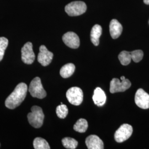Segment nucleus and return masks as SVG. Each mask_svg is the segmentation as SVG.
<instances>
[{"mask_svg": "<svg viewBox=\"0 0 149 149\" xmlns=\"http://www.w3.org/2000/svg\"><path fill=\"white\" fill-rule=\"evenodd\" d=\"M28 87L26 84L20 83L17 86L15 89L6 100L5 106L9 109H15L19 106L25 99Z\"/></svg>", "mask_w": 149, "mask_h": 149, "instance_id": "1", "label": "nucleus"}, {"mask_svg": "<svg viewBox=\"0 0 149 149\" xmlns=\"http://www.w3.org/2000/svg\"><path fill=\"white\" fill-rule=\"evenodd\" d=\"M32 112L28 114V119L29 124L35 128H40L43 125L44 114L42 109L39 107L34 106L31 108Z\"/></svg>", "mask_w": 149, "mask_h": 149, "instance_id": "2", "label": "nucleus"}, {"mask_svg": "<svg viewBox=\"0 0 149 149\" xmlns=\"http://www.w3.org/2000/svg\"><path fill=\"white\" fill-rule=\"evenodd\" d=\"M29 92L32 97L42 99L47 96V92L44 89L39 77H37L32 80L29 87Z\"/></svg>", "mask_w": 149, "mask_h": 149, "instance_id": "3", "label": "nucleus"}, {"mask_svg": "<svg viewBox=\"0 0 149 149\" xmlns=\"http://www.w3.org/2000/svg\"><path fill=\"white\" fill-rule=\"evenodd\" d=\"M87 10L85 3L82 1H74L65 6V10L70 16H80Z\"/></svg>", "mask_w": 149, "mask_h": 149, "instance_id": "4", "label": "nucleus"}, {"mask_svg": "<svg viewBox=\"0 0 149 149\" xmlns=\"http://www.w3.org/2000/svg\"><path fill=\"white\" fill-rule=\"evenodd\" d=\"M66 95L70 103L74 106H79L83 101V92L79 87H73L70 88L67 91Z\"/></svg>", "mask_w": 149, "mask_h": 149, "instance_id": "5", "label": "nucleus"}, {"mask_svg": "<svg viewBox=\"0 0 149 149\" xmlns=\"http://www.w3.org/2000/svg\"><path fill=\"white\" fill-rule=\"evenodd\" d=\"M133 127L128 124H124L116 132L115 140L117 143H123L129 138L133 133Z\"/></svg>", "mask_w": 149, "mask_h": 149, "instance_id": "6", "label": "nucleus"}, {"mask_svg": "<svg viewBox=\"0 0 149 149\" xmlns=\"http://www.w3.org/2000/svg\"><path fill=\"white\" fill-rule=\"evenodd\" d=\"M131 82L128 79L122 80L114 78L110 83V92L112 93L124 92L131 86Z\"/></svg>", "mask_w": 149, "mask_h": 149, "instance_id": "7", "label": "nucleus"}, {"mask_svg": "<svg viewBox=\"0 0 149 149\" xmlns=\"http://www.w3.org/2000/svg\"><path fill=\"white\" fill-rule=\"evenodd\" d=\"M22 60L24 63L32 64L35 60V54L33 50V44L31 42L26 43L21 49Z\"/></svg>", "mask_w": 149, "mask_h": 149, "instance_id": "8", "label": "nucleus"}, {"mask_svg": "<svg viewBox=\"0 0 149 149\" xmlns=\"http://www.w3.org/2000/svg\"><path fill=\"white\" fill-rule=\"evenodd\" d=\"M135 102L138 106L142 109L149 108V95L142 88L137 90L135 96Z\"/></svg>", "mask_w": 149, "mask_h": 149, "instance_id": "9", "label": "nucleus"}, {"mask_svg": "<svg viewBox=\"0 0 149 149\" xmlns=\"http://www.w3.org/2000/svg\"><path fill=\"white\" fill-rule=\"evenodd\" d=\"M53 53L49 52L45 45H41L38 55V61L43 66H47L51 63L53 58Z\"/></svg>", "mask_w": 149, "mask_h": 149, "instance_id": "10", "label": "nucleus"}, {"mask_svg": "<svg viewBox=\"0 0 149 149\" xmlns=\"http://www.w3.org/2000/svg\"><path fill=\"white\" fill-rule=\"evenodd\" d=\"M64 43L72 49H77L80 46V39L74 32H69L65 33L63 36Z\"/></svg>", "mask_w": 149, "mask_h": 149, "instance_id": "11", "label": "nucleus"}, {"mask_svg": "<svg viewBox=\"0 0 149 149\" xmlns=\"http://www.w3.org/2000/svg\"><path fill=\"white\" fill-rule=\"evenodd\" d=\"M85 143L88 149H104L103 142L96 135H91L88 136L86 139Z\"/></svg>", "mask_w": 149, "mask_h": 149, "instance_id": "12", "label": "nucleus"}, {"mask_svg": "<svg viewBox=\"0 0 149 149\" xmlns=\"http://www.w3.org/2000/svg\"><path fill=\"white\" fill-rule=\"evenodd\" d=\"M92 99L95 104L97 106H103L106 102V95L100 87H97L94 91Z\"/></svg>", "mask_w": 149, "mask_h": 149, "instance_id": "13", "label": "nucleus"}, {"mask_svg": "<svg viewBox=\"0 0 149 149\" xmlns=\"http://www.w3.org/2000/svg\"><path fill=\"white\" fill-rule=\"evenodd\" d=\"M122 31V24L117 19H112L109 24V32L112 38L117 39L120 37Z\"/></svg>", "mask_w": 149, "mask_h": 149, "instance_id": "14", "label": "nucleus"}, {"mask_svg": "<svg viewBox=\"0 0 149 149\" xmlns=\"http://www.w3.org/2000/svg\"><path fill=\"white\" fill-rule=\"evenodd\" d=\"M102 33L101 26L96 24L92 27L91 32V40L95 46H98L100 43V38Z\"/></svg>", "mask_w": 149, "mask_h": 149, "instance_id": "15", "label": "nucleus"}, {"mask_svg": "<svg viewBox=\"0 0 149 149\" xmlns=\"http://www.w3.org/2000/svg\"><path fill=\"white\" fill-rule=\"evenodd\" d=\"M75 70V66L72 63L66 64L60 69V74L63 78H68L74 74Z\"/></svg>", "mask_w": 149, "mask_h": 149, "instance_id": "16", "label": "nucleus"}, {"mask_svg": "<svg viewBox=\"0 0 149 149\" xmlns=\"http://www.w3.org/2000/svg\"><path fill=\"white\" fill-rule=\"evenodd\" d=\"M88 128V123L85 119H79L74 126V129L76 132L80 133L86 132Z\"/></svg>", "mask_w": 149, "mask_h": 149, "instance_id": "17", "label": "nucleus"}, {"mask_svg": "<svg viewBox=\"0 0 149 149\" xmlns=\"http://www.w3.org/2000/svg\"><path fill=\"white\" fill-rule=\"evenodd\" d=\"M33 146L36 149H50L48 142L42 138H36L33 141Z\"/></svg>", "mask_w": 149, "mask_h": 149, "instance_id": "18", "label": "nucleus"}, {"mask_svg": "<svg viewBox=\"0 0 149 149\" xmlns=\"http://www.w3.org/2000/svg\"><path fill=\"white\" fill-rule=\"evenodd\" d=\"M118 58L123 65L126 66L130 63L132 59L131 53L127 51H123L119 54L118 56Z\"/></svg>", "mask_w": 149, "mask_h": 149, "instance_id": "19", "label": "nucleus"}, {"mask_svg": "<svg viewBox=\"0 0 149 149\" xmlns=\"http://www.w3.org/2000/svg\"><path fill=\"white\" fill-rule=\"evenodd\" d=\"M62 143L66 149H76L78 145L77 141L71 138H65L62 140Z\"/></svg>", "mask_w": 149, "mask_h": 149, "instance_id": "20", "label": "nucleus"}, {"mask_svg": "<svg viewBox=\"0 0 149 149\" xmlns=\"http://www.w3.org/2000/svg\"><path fill=\"white\" fill-rule=\"evenodd\" d=\"M56 113L58 117L61 119H64L68 114V108L66 105L61 104L56 107Z\"/></svg>", "mask_w": 149, "mask_h": 149, "instance_id": "21", "label": "nucleus"}, {"mask_svg": "<svg viewBox=\"0 0 149 149\" xmlns=\"http://www.w3.org/2000/svg\"><path fill=\"white\" fill-rule=\"evenodd\" d=\"M8 44V40L5 37H0V61L2 60Z\"/></svg>", "mask_w": 149, "mask_h": 149, "instance_id": "22", "label": "nucleus"}, {"mask_svg": "<svg viewBox=\"0 0 149 149\" xmlns=\"http://www.w3.org/2000/svg\"><path fill=\"white\" fill-rule=\"evenodd\" d=\"M130 53L132 55V59L135 63L140 62L143 58L144 53L141 50H136L131 52Z\"/></svg>", "mask_w": 149, "mask_h": 149, "instance_id": "23", "label": "nucleus"}, {"mask_svg": "<svg viewBox=\"0 0 149 149\" xmlns=\"http://www.w3.org/2000/svg\"><path fill=\"white\" fill-rule=\"evenodd\" d=\"M144 2L146 5H149V0H144Z\"/></svg>", "mask_w": 149, "mask_h": 149, "instance_id": "24", "label": "nucleus"}, {"mask_svg": "<svg viewBox=\"0 0 149 149\" xmlns=\"http://www.w3.org/2000/svg\"><path fill=\"white\" fill-rule=\"evenodd\" d=\"M125 76H122V77H120V80H121V81H122V80H125Z\"/></svg>", "mask_w": 149, "mask_h": 149, "instance_id": "25", "label": "nucleus"}]
</instances>
